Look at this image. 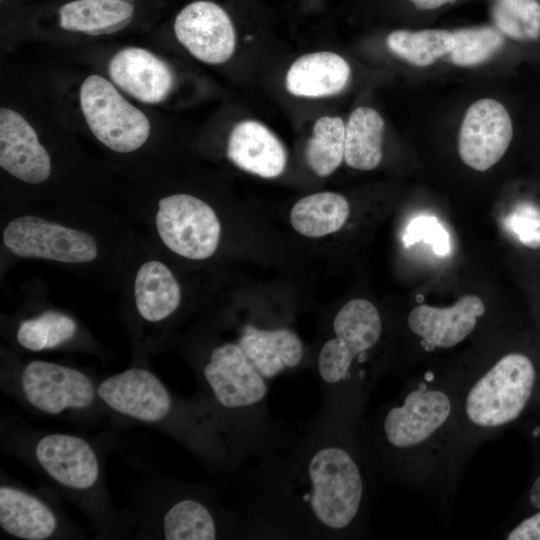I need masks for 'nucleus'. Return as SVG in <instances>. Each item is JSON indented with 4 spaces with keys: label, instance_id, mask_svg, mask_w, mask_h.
<instances>
[{
    "label": "nucleus",
    "instance_id": "obj_32",
    "mask_svg": "<svg viewBox=\"0 0 540 540\" xmlns=\"http://www.w3.org/2000/svg\"><path fill=\"white\" fill-rule=\"evenodd\" d=\"M506 223L523 245L534 249L540 247V208L521 204L508 216Z\"/></svg>",
    "mask_w": 540,
    "mask_h": 540
},
{
    "label": "nucleus",
    "instance_id": "obj_19",
    "mask_svg": "<svg viewBox=\"0 0 540 540\" xmlns=\"http://www.w3.org/2000/svg\"><path fill=\"white\" fill-rule=\"evenodd\" d=\"M237 343L268 381L302 365L305 348L300 337L288 327H241Z\"/></svg>",
    "mask_w": 540,
    "mask_h": 540
},
{
    "label": "nucleus",
    "instance_id": "obj_14",
    "mask_svg": "<svg viewBox=\"0 0 540 540\" xmlns=\"http://www.w3.org/2000/svg\"><path fill=\"white\" fill-rule=\"evenodd\" d=\"M177 40L198 60L221 64L231 58L236 47V32L231 18L218 4L195 1L176 16Z\"/></svg>",
    "mask_w": 540,
    "mask_h": 540
},
{
    "label": "nucleus",
    "instance_id": "obj_21",
    "mask_svg": "<svg viewBox=\"0 0 540 540\" xmlns=\"http://www.w3.org/2000/svg\"><path fill=\"white\" fill-rule=\"evenodd\" d=\"M351 68L331 51L312 52L297 58L289 67L285 85L294 96L321 98L340 93L348 85Z\"/></svg>",
    "mask_w": 540,
    "mask_h": 540
},
{
    "label": "nucleus",
    "instance_id": "obj_20",
    "mask_svg": "<svg viewBox=\"0 0 540 540\" xmlns=\"http://www.w3.org/2000/svg\"><path fill=\"white\" fill-rule=\"evenodd\" d=\"M227 156L240 169L262 178L281 175L287 164L282 142L264 124L255 120H243L233 127Z\"/></svg>",
    "mask_w": 540,
    "mask_h": 540
},
{
    "label": "nucleus",
    "instance_id": "obj_3",
    "mask_svg": "<svg viewBox=\"0 0 540 540\" xmlns=\"http://www.w3.org/2000/svg\"><path fill=\"white\" fill-rule=\"evenodd\" d=\"M197 394L209 406L224 436L234 472L273 437L269 381L236 342L213 346L196 366Z\"/></svg>",
    "mask_w": 540,
    "mask_h": 540
},
{
    "label": "nucleus",
    "instance_id": "obj_1",
    "mask_svg": "<svg viewBox=\"0 0 540 540\" xmlns=\"http://www.w3.org/2000/svg\"><path fill=\"white\" fill-rule=\"evenodd\" d=\"M354 435L315 416L279 424L255 455L242 507L253 538L341 539L364 521L367 487Z\"/></svg>",
    "mask_w": 540,
    "mask_h": 540
},
{
    "label": "nucleus",
    "instance_id": "obj_18",
    "mask_svg": "<svg viewBox=\"0 0 540 540\" xmlns=\"http://www.w3.org/2000/svg\"><path fill=\"white\" fill-rule=\"evenodd\" d=\"M112 81L135 99L156 104L163 101L174 84L170 67L149 50L126 47L113 55L108 64Z\"/></svg>",
    "mask_w": 540,
    "mask_h": 540
},
{
    "label": "nucleus",
    "instance_id": "obj_28",
    "mask_svg": "<svg viewBox=\"0 0 540 540\" xmlns=\"http://www.w3.org/2000/svg\"><path fill=\"white\" fill-rule=\"evenodd\" d=\"M77 332V324L70 316L48 310L37 317L22 321L16 339L30 351L53 349L69 342Z\"/></svg>",
    "mask_w": 540,
    "mask_h": 540
},
{
    "label": "nucleus",
    "instance_id": "obj_26",
    "mask_svg": "<svg viewBox=\"0 0 540 540\" xmlns=\"http://www.w3.org/2000/svg\"><path fill=\"white\" fill-rule=\"evenodd\" d=\"M388 48L408 63L425 67L449 54L454 47L453 31L447 29H398L388 34Z\"/></svg>",
    "mask_w": 540,
    "mask_h": 540
},
{
    "label": "nucleus",
    "instance_id": "obj_22",
    "mask_svg": "<svg viewBox=\"0 0 540 540\" xmlns=\"http://www.w3.org/2000/svg\"><path fill=\"white\" fill-rule=\"evenodd\" d=\"M134 4L120 0H74L59 9L62 29L91 36L108 35L132 21Z\"/></svg>",
    "mask_w": 540,
    "mask_h": 540
},
{
    "label": "nucleus",
    "instance_id": "obj_30",
    "mask_svg": "<svg viewBox=\"0 0 540 540\" xmlns=\"http://www.w3.org/2000/svg\"><path fill=\"white\" fill-rule=\"evenodd\" d=\"M450 60L457 66H474L489 60L503 45V35L494 26H473L453 31Z\"/></svg>",
    "mask_w": 540,
    "mask_h": 540
},
{
    "label": "nucleus",
    "instance_id": "obj_37",
    "mask_svg": "<svg viewBox=\"0 0 540 540\" xmlns=\"http://www.w3.org/2000/svg\"><path fill=\"white\" fill-rule=\"evenodd\" d=\"M2 1V0H1Z\"/></svg>",
    "mask_w": 540,
    "mask_h": 540
},
{
    "label": "nucleus",
    "instance_id": "obj_36",
    "mask_svg": "<svg viewBox=\"0 0 540 540\" xmlns=\"http://www.w3.org/2000/svg\"><path fill=\"white\" fill-rule=\"evenodd\" d=\"M120 1H124V2L130 3V4H134V0H120Z\"/></svg>",
    "mask_w": 540,
    "mask_h": 540
},
{
    "label": "nucleus",
    "instance_id": "obj_10",
    "mask_svg": "<svg viewBox=\"0 0 540 540\" xmlns=\"http://www.w3.org/2000/svg\"><path fill=\"white\" fill-rule=\"evenodd\" d=\"M80 106L92 134L113 151H134L149 137L147 116L102 76L90 75L84 80Z\"/></svg>",
    "mask_w": 540,
    "mask_h": 540
},
{
    "label": "nucleus",
    "instance_id": "obj_31",
    "mask_svg": "<svg viewBox=\"0 0 540 540\" xmlns=\"http://www.w3.org/2000/svg\"><path fill=\"white\" fill-rule=\"evenodd\" d=\"M404 240L407 246L423 240L431 244L434 252L439 255H444L449 250L448 233L435 217L420 216L412 220Z\"/></svg>",
    "mask_w": 540,
    "mask_h": 540
},
{
    "label": "nucleus",
    "instance_id": "obj_13",
    "mask_svg": "<svg viewBox=\"0 0 540 540\" xmlns=\"http://www.w3.org/2000/svg\"><path fill=\"white\" fill-rule=\"evenodd\" d=\"M513 137L507 109L497 100L483 98L469 106L458 136L461 160L476 171H486L506 153Z\"/></svg>",
    "mask_w": 540,
    "mask_h": 540
},
{
    "label": "nucleus",
    "instance_id": "obj_23",
    "mask_svg": "<svg viewBox=\"0 0 540 540\" xmlns=\"http://www.w3.org/2000/svg\"><path fill=\"white\" fill-rule=\"evenodd\" d=\"M134 295L139 315L151 323L170 317L181 302V289L176 278L166 265L154 260L139 268Z\"/></svg>",
    "mask_w": 540,
    "mask_h": 540
},
{
    "label": "nucleus",
    "instance_id": "obj_9",
    "mask_svg": "<svg viewBox=\"0 0 540 540\" xmlns=\"http://www.w3.org/2000/svg\"><path fill=\"white\" fill-rule=\"evenodd\" d=\"M535 378L534 365L527 356H503L469 389L464 403L467 419L482 429L513 422L526 407Z\"/></svg>",
    "mask_w": 540,
    "mask_h": 540
},
{
    "label": "nucleus",
    "instance_id": "obj_11",
    "mask_svg": "<svg viewBox=\"0 0 540 540\" xmlns=\"http://www.w3.org/2000/svg\"><path fill=\"white\" fill-rule=\"evenodd\" d=\"M156 227L161 240L171 251L192 260L212 256L221 234L214 210L203 200L188 194H174L159 201Z\"/></svg>",
    "mask_w": 540,
    "mask_h": 540
},
{
    "label": "nucleus",
    "instance_id": "obj_5",
    "mask_svg": "<svg viewBox=\"0 0 540 540\" xmlns=\"http://www.w3.org/2000/svg\"><path fill=\"white\" fill-rule=\"evenodd\" d=\"M16 454L69 497L100 527L114 524L100 456L87 439L69 433H29L15 439ZM105 529V528H104Z\"/></svg>",
    "mask_w": 540,
    "mask_h": 540
},
{
    "label": "nucleus",
    "instance_id": "obj_25",
    "mask_svg": "<svg viewBox=\"0 0 540 540\" xmlns=\"http://www.w3.org/2000/svg\"><path fill=\"white\" fill-rule=\"evenodd\" d=\"M349 213L350 206L344 196L324 191L298 200L291 209L290 221L301 235L319 238L339 231Z\"/></svg>",
    "mask_w": 540,
    "mask_h": 540
},
{
    "label": "nucleus",
    "instance_id": "obj_16",
    "mask_svg": "<svg viewBox=\"0 0 540 540\" xmlns=\"http://www.w3.org/2000/svg\"><path fill=\"white\" fill-rule=\"evenodd\" d=\"M0 166L17 179L39 184L51 174V160L33 127L9 108L0 110Z\"/></svg>",
    "mask_w": 540,
    "mask_h": 540
},
{
    "label": "nucleus",
    "instance_id": "obj_35",
    "mask_svg": "<svg viewBox=\"0 0 540 540\" xmlns=\"http://www.w3.org/2000/svg\"><path fill=\"white\" fill-rule=\"evenodd\" d=\"M529 502L534 508L540 509V476L535 479L530 489Z\"/></svg>",
    "mask_w": 540,
    "mask_h": 540
},
{
    "label": "nucleus",
    "instance_id": "obj_6",
    "mask_svg": "<svg viewBox=\"0 0 540 540\" xmlns=\"http://www.w3.org/2000/svg\"><path fill=\"white\" fill-rule=\"evenodd\" d=\"M157 536L165 540L252 539L240 508L230 509L207 485L169 487L157 508Z\"/></svg>",
    "mask_w": 540,
    "mask_h": 540
},
{
    "label": "nucleus",
    "instance_id": "obj_29",
    "mask_svg": "<svg viewBox=\"0 0 540 540\" xmlns=\"http://www.w3.org/2000/svg\"><path fill=\"white\" fill-rule=\"evenodd\" d=\"M493 26L516 41L540 38L539 0H490Z\"/></svg>",
    "mask_w": 540,
    "mask_h": 540
},
{
    "label": "nucleus",
    "instance_id": "obj_7",
    "mask_svg": "<svg viewBox=\"0 0 540 540\" xmlns=\"http://www.w3.org/2000/svg\"><path fill=\"white\" fill-rule=\"evenodd\" d=\"M452 402L440 389H416L401 404L380 410L364 430L366 447L382 466L389 468L403 453L421 446L448 421Z\"/></svg>",
    "mask_w": 540,
    "mask_h": 540
},
{
    "label": "nucleus",
    "instance_id": "obj_8",
    "mask_svg": "<svg viewBox=\"0 0 540 540\" xmlns=\"http://www.w3.org/2000/svg\"><path fill=\"white\" fill-rule=\"evenodd\" d=\"M1 384L23 404L48 416H86L107 410L97 384L87 374L54 362L31 361L15 381Z\"/></svg>",
    "mask_w": 540,
    "mask_h": 540
},
{
    "label": "nucleus",
    "instance_id": "obj_27",
    "mask_svg": "<svg viewBox=\"0 0 540 540\" xmlns=\"http://www.w3.org/2000/svg\"><path fill=\"white\" fill-rule=\"evenodd\" d=\"M345 123L338 116L320 117L306 148V160L320 177L332 174L344 159Z\"/></svg>",
    "mask_w": 540,
    "mask_h": 540
},
{
    "label": "nucleus",
    "instance_id": "obj_12",
    "mask_svg": "<svg viewBox=\"0 0 540 540\" xmlns=\"http://www.w3.org/2000/svg\"><path fill=\"white\" fill-rule=\"evenodd\" d=\"M3 242L23 258L84 263L98 255L97 243L88 233L33 215L10 221L3 231Z\"/></svg>",
    "mask_w": 540,
    "mask_h": 540
},
{
    "label": "nucleus",
    "instance_id": "obj_24",
    "mask_svg": "<svg viewBox=\"0 0 540 540\" xmlns=\"http://www.w3.org/2000/svg\"><path fill=\"white\" fill-rule=\"evenodd\" d=\"M385 123L371 107H358L345 123L344 160L354 169L376 168L383 156L382 142Z\"/></svg>",
    "mask_w": 540,
    "mask_h": 540
},
{
    "label": "nucleus",
    "instance_id": "obj_15",
    "mask_svg": "<svg viewBox=\"0 0 540 540\" xmlns=\"http://www.w3.org/2000/svg\"><path fill=\"white\" fill-rule=\"evenodd\" d=\"M0 528L22 540H47L69 535L67 521L47 498L7 482L0 486Z\"/></svg>",
    "mask_w": 540,
    "mask_h": 540
},
{
    "label": "nucleus",
    "instance_id": "obj_2",
    "mask_svg": "<svg viewBox=\"0 0 540 540\" xmlns=\"http://www.w3.org/2000/svg\"><path fill=\"white\" fill-rule=\"evenodd\" d=\"M97 394L109 412L169 434L211 475L232 473L222 431L197 393L181 398L150 370L132 367L99 382Z\"/></svg>",
    "mask_w": 540,
    "mask_h": 540
},
{
    "label": "nucleus",
    "instance_id": "obj_33",
    "mask_svg": "<svg viewBox=\"0 0 540 540\" xmlns=\"http://www.w3.org/2000/svg\"><path fill=\"white\" fill-rule=\"evenodd\" d=\"M508 540H540V511L519 523L506 536Z\"/></svg>",
    "mask_w": 540,
    "mask_h": 540
},
{
    "label": "nucleus",
    "instance_id": "obj_17",
    "mask_svg": "<svg viewBox=\"0 0 540 540\" xmlns=\"http://www.w3.org/2000/svg\"><path fill=\"white\" fill-rule=\"evenodd\" d=\"M484 312L481 298L468 294L449 307L418 305L410 311L407 324L429 348H451L471 334Z\"/></svg>",
    "mask_w": 540,
    "mask_h": 540
},
{
    "label": "nucleus",
    "instance_id": "obj_34",
    "mask_svg": "<svg viewBox=\"0 0 540 540\" xmlns=\"http://www.w3.org/2000/svg\"><path fill=\"white\" fill-rule=\"evenodd\" d=\"M417 12H435L461 0H405Z\"/></svg>",
    "mask_w": 540,
    "mask_h": 540
},
{
    "label": "nucleus",
    "instance_id": "obj_4",
    "mask_svg": "<svg viewBox=\"0 0 540 540\" xmlns=\"http://www.w3.org/2000/svg\"><path fill=\"white\" fill-rule=\"evenodd\" d=\"M382 332L380 313L370 301L352 299L338 310L331 335L321 343L315 360L321 393L316 416L355 434L358 415L373 384L363 365Z\"/></svg>",
    "mask_w": 540,
    "mask_h": 540
}]
</instances>
